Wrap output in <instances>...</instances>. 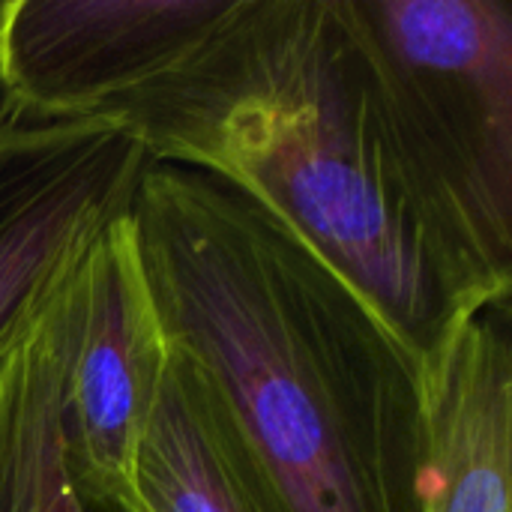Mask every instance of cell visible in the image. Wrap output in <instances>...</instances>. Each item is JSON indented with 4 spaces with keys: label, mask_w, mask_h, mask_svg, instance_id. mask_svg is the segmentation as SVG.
<instances>
[{
    "label": "cell",
    "mask_w": 512,
    "mask_h": 512,
    "mask_svg": "<svg viewBox=\"0 0 512 512\" xmlns=\"http://www.w3.org/2000/svg\"><path fill=\"white\" fill-rule=\"evenodd\" d=\"M132 222L165 342L192 357L285 512H423L426 360L231 183L138 174Z\"/></svg>",
    "instance_id": "obj_1"
},
{
    "label": "cell",
    "mask_w": 512,
    "mask_h": 512,
    "mask_svg": "<svg viewBox=\"0 0 512 512\" xmlns=\"http://www.w3.org/2000/svg\"><path fill=\"white\" fill-rule=\"evenodd\" d=\"M153 162L207 171L294 231L426 360L510 303L417 174L345 0H240L111 114Z\"/></svg>",
    "instance_id": "obj_2"
},
{
    "label": "cell",
    "mask_w": 512,
    "mask_h": 512,
    "mask_svg": "<svg viewBox=\"0 0 512 512\" xmlns=\"http://www.w3.org/2000/svg\"><path fill=\"white\" fill-rule=\"evenodd\" d=\"M390 120L483 270L512 288V6L345 0Z\"/></svg>",
    "instance_id": "obj_3"
},
{
    "label": "cell",
    "mask_w": 512,
    "mask_h": 512,
    "mask_svg": "<svg viewBox=\"0 0 512 512\" xmlns=\"http://www.w3.org/2000/svg\"><path fill=\"white\" fill-rule=\"evenodd\" d=\"M240 0H9L0 6V114L111 117L183 69Z\"/></svg>",
    "instance_id": "obj_4"
},
{
    "label": "cell",
    "mask_w": 512,
    "mask_h": 512,
    "mask_svg": "<svg viewBox=\"0 0 512 512\" xmlns=\"http://www.w3.org/2000/svg\"><path fill=\"white\" fill-rule=\"evenodd\" d=\"M147 159L141 138L114 117L0 114V351L90 240L132 210Z\"/></svg>",
    "instance_id": "obj_5"
},
{
    "label": "cell",
    "mask_w": 512,
    "mask_h": 512,
    "mask_svg": "<svg viewBox=\"0 0 512 512\" xmlns=\"http://www.w3.org/2000/svg\"><path fill=\"white\" fill-rule=\"evenodd\" d=\"M165 357L168 345L129 210L90 240L78 264L66 420L78 483L93 510L129 512L132 462Z\"/></svg>",
    "instance_id": "obj_6"
},
{
    "label": "cell",
    "mask_w": 512,
    "mask_h": 512,
    "mask_svg": "<svg viewBox=\"0 0 512 512\" xmlns=\"http://www.w3.org/2000/svg\"><path fill=\"white\" fill-rule=\"evenodd\" d=\"M423 512H512L510 303L459 324L426 357Z\"/></svg>",
    "instance_id": "obj_7"
},
{
    "label": "cell",
    "mask_w": 512,
    "mask_h": 512,
    "mask_svg": "<svg viewBox=\"0 0 512 512\" xmlns=\"http://www.w3.org/2000/svg\"><path fill=\"white\" fill-rule=\"evenodd\" d=\"M78 264L0 351V512H99L81 492L66 420Z\"/></svg>",
    "instance_id": "obj_8"
},
{
    "label": "cell",
    "mask_w": 512,
    "mask_h": 512,
    "mask_svg": "<svg viewBox=\"0 0 512 512\" xmlns=\"http://www.w3.org/2000/svg\"><path fill=\"white\" fill-rule=\"evenodd\" d=\"M129 512H285L222 396L174 345L135 450Z\"/></svg>",
    "instance_id": "obj_9"
}]
</instances>
